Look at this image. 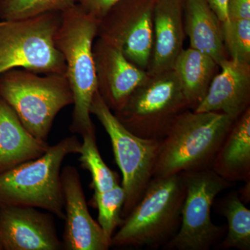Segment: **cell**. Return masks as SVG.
Returning a JSON list of instances; mask_svg holds the SVG:
<instances>
[{"label": "cell", "instance_id": "cell-1", "mask_svg": "<svg viewBox=\"0 0 250 250\" xmlns=\"http://www.w3.org/2000/svg\"><path fill=\"white\" fill-rule=\"evenodd\" d=\"M234 121L218 112H182L161 140L154 177L211 168Z\"/></svg>", "mask_w": 250, "mask_h": 250}, {"label": "cell", "instance_id": "cell-2", "mask_svg": "<svg viewBox=\"0 0 250 250\" xmlns=\"http://www.w3.org/2000/svg\"><path fill=\"white\" fill-rule=\"evenodd\" d=\"M99 22L75 4L61 12L60 24L54 36L56 47L65 59V75L73 95L70 130L82 136L95 131L90 108L98 91L93 45Z\"/></svg>", "mask_w": 250, "mask_h": 250}, {"label": "cell", "instance_id": "cell-3", "mask_svg": "<svg viewBox=\"0 0 250 250\" xmlns=\"http://www.w3.org/2000/svg\"><path fill=\"white\" fill-rule=\"evenodd\" d=\"M81 149L82 142L77 136H69L49 146L38 159L0 173V207H34L64 220L62 164L67 156L80 154Z\"/></svg>", "mask_w": 250, "mask_h": 250}, {"label": "cell", "instance_id": "cell-4", "mask_svg": "<svg viewBox=\"0 0 250 250\" xmlns=\"http://www.w3.org/2000/svg\"><path fill=\"white\" fill-rule=\"evenodd\" d=\"M185 195L182 173L153 177L139 203L112 236L111 247L165 246L180 227Z\"/></svg>", "mask_w": 250, "mask_h": 250}, {"label": "cell", "instance_id": "cell-5", "mask_svg": "<svg viewBox=\"0 0 250 250\" xmlns=\"http://www.w3.org/2000/svg\"><path fill=\"white\" fill-rule=\"evenodd\" d=\"M0 98L13 108L27 131L42 141H47L59 112L73 104L66 75H41L22 68L0 74Z\"/></svg>", "mask_w": 250, "mask_h": 250}, {"label": "cell", "instance_id": "cell-6", "mask_svg": "<svg viewBox=\"0 0 250 250\" xmlns=\"http://www.w3.org/2000/svg\"><path fill=\"white\" fill-rule=\"evenodd\" d=\"M60 22L59 11L0 22V74L22 68L65 75V59L54 43Z\"/></svg>", "mask_w": 250, "mask_h": 250}, {"label": "cell", "instance_id": "cell-7", "mask_svg": "<svg viewBox=\"0 0 250 250\" xmlns=\"http://www.w3.org/2000/svg\"><path fill=\"white\" fill-rule=\"evenodd\" d=\"M188 108L178 77L171 70L149 74L125 104L113 113L136 136L162 140L175 118Z\"/></svg>", "mask_w": 250, "mask_h": 250}, {"label": "cell", "instance_id": "cell-8", "mask_svg": "<svg viewBox=\"0 0 250 250\" xmlns=\"http://www.w3.org/2000/svg\"><path fill=\"white\" fill-rule=\"evenodd\" d=\"M90 112L109 136L115 159L121 171L122 187L125 192L121 213L123 220L139 203L154 177L161 140L143 139L130 132L117 119L98 91L94 95Z\"/></svg>", "mask_w": 250, "mask_h": 250}, {"label": "cell", "instance_id": "cell-9", "mask_svg": "<svg viewBox=\"0 0 250 250\" xmlns=\"http://www.w3.org/2000/svg\"><path fill=\"white\" fill-rule=\"evenodd\" d=\"M186 187L178 231L165 245L177 250H208L225 233L226 228L212 222L211 207L215 198L233 184L212 168L184 172Z\"/></svg>", "mask_w": 250, "mask_h": 250}, {"label": "cell", "instance_id": "cell-10", "mask_svg": "<svg viewBox=\"0 0 250 250\" xmlns=\"http://www.w3.org/2000/svg\"><path fill=\"white\" fill-rule=\"evenodd\" d=\"M156 0H121L99 22L98 36L121 49L130 62L147 71L153 46Z\"/></svg>", "mask_w": 250, "mask_h": 250}, {"label": "cell", "instance_id": "cell-11", "mask_svg": "<svg viewBox=\"0 0 250 250\" xmlns=\"http://www.w3.org/2000/svg\"><path fill=\"white\" fill-rule=\"evenodd\" d=\"M61 180L65 213L62 250L109 249L111 241L90 215L76 167L65 166L61 172Z\"/></svg>", "mask_w": 250, "mask_h": 250}, {"label": "cell", "instance_id": "cell-12", "mask_svg": "<svg viewBox=\"0 0 250 250\" xmlns=\"http://www.w3.org/2000/svg\"><path fill=\"white\" fill-rule=\"evenodd\" d=\"M1 250H60L53 215L24 206L0 207Z\"/></svg>", "mask_w": 250, "mask_h": 250}, {"label": "cell", "instance_id": "cell-13", "mask_svg": "<svg viewBox=\"0 0 250 250\" xmlns=\"http://www.w3.org/2000/svg\"><path fill=\"white\" fill-rule=\"evenodd\" d=\"M93 54L98 92L112 111H118L147 80L149 73L129 62L121 49L98 38Z\"/></svg>", "mask_w": 250, "mask_h": 250}, {"label": "cell", "instance_id": "cell-14", "mask_svg": "<svg viewBox=\"0 0 250 250\" xmlns=\"http://www.w3.org/2000/svg\"><path fill=\"white\" fill-rule=\"evenodd\" d=\"M219 67L220 71L194 111L218 112L236 121L250 107V63L228 59Z\"/></svg>", "mask_w": 250, "mask_h": 250}, {"label": "cell", "instance_id": "cell-15", "mask_svg": "<svg viewBox=\"0 0 250 250\" xmlns=\"http://www.w3.org/2000/svg\"><path fill=\"white\" fill-rule=\"evenodd\" d=\"M153 35L147 72L157 75L172 70L176 59L183 50L184 0H156Z\"/></svg>", "mask_w": 250, "mask_h": 250}, {"label": "cell", "instance_id": "cell-16", "mask_svg": "<svg viewBox=\"0 0 250 250\" xmlns=\"http://www.w3.org/2000/svg\"><path fill=\"white\" fill-rule=\"evenodd\" d=\"M49 147L47 141L27 131L13 108L0 98V173L38 159Z\"/></svg>", "mask_w": 250, "mask_h": 250}, {"label": "cell", "instance_id": "cell-17", "mask_svg": "<svg viewBox=\"0 0 250 250\" xmlns=\"http://www.w3.org/2000/svg\"><path fill=\"white\" fill-rule=\"evenodd\" d=\"M184 33L190 47L211 57L218 65L228 58L223 22L206 0H184Z\"/></svg>", "mask_w": 250, "mask_h": 250}, {"label": "cell", "instance_id": "cell-18", "mask_svg": "<svg viewBox=\"0 0 250 250\" xmlns=\"http://www.w3.org/2000/svg\"><path fill=\"white\" fill-rule=\"evenodd\" d=\"M211 168L231 183L250 182V107L233 123L215 156Z\"/></svg>", "mask_w": 250, "mask_h": 250}, {"label": "cell", "instance_id": "cell-19", "mask_svg": "<svg viewBox=\"0 0 250 250\" xmlns=\"http://www.w3.org/2000/svg\"><path fill=\"white\" fill-rule=\"evenodd\" d=\"M219 67L209 56L191 47L183 49L179 54L172 70L190 109L194 111L205 98Z\"/></svg>", "mask_w": 250, "mask_h": 250}, {"label": "cell", "instance_id": "cell-20", "mask_svg": "<svg viewBox=\"0 0 250 250\" xmlns=\"http://www.w3.org/2000/svg\"><path fill=\"white\" fill-rule=\"evenodd\" d=\"M220 215L228 220V234L223 249L250 250V210L242 202L238 190L227 194L218 204Z\"/></svg>", "mask_w": 250, "mask_h": 250}, {"label": "cell", "instance_id": "cell-21", "mask_svg": "<svg viewBox=\"0 0 250 250\" xmlns=\"http://www.w3.org/2000/svg\"><path fill=\"white\" fill-rule=\"evenodd\" d=\"M82 136L80 157L81 166L88 170L91 175L90 187L95 192L107 191L119 185V177L105 164L99 152L95 131L87 133Z\"/></svg>", "mask_w": 250, "mask_h": 250}, {"label": "cell", "instance_id": "cell-22", "mask_svg": "<svg viewBox=\"0 0 250 250\" xmlns=\"http://www.w3.org/2000/svg\"><path fill=\"white\" fill-rule=\"evenodd\" d=\"M77 0H0L2 21L25 19L52 11L62 12Z\"/></svg>", "mask_w": 250, "mask_h": 250}, {"label": "cell", "instance_id": "cell-23", "mask_svg": "<svg viewBox=\"0 0 250 250\" xmlns=\"http://www.w3.org/2000/svg\"><path fill=\"white\" fill-rule=\"evenodd\" d=\"M125 201V190L120 184L107 191L94 193L93 203L98 210L99 225L111 241L115 230L123 223L121 213Z\"/></svg>", "mask_w": 250, "mask_h": 250}, {"label": "cell", "instance_id": "cell-24", "mask_svg": "<svg viewBox=\"0 0 250 250\" xmlns=\"http://www.w3.org/2000/svg\"><path fill=\"white\" fill-rule=\"evenodd\" d=\"M224 43L231 60L250 63V19L223 22Z\"/></svg>", "mask_w": 250, "mask_h": 250}, {"label": "cell", "instance_id": "cell-25", "mask_svg": "<svg viewBox=\"0 0 250 250\" xmlns=\"http://www.w3.org/2000/svg\"><path fill=\"white\" fill-rule=\"evenodd\" d=\"M121 0H77L82 9L96 19H102L110 9Z\"/></svg>", "mask_w": 250, "mask_h": 250}, {"label": "cell", "instance_id": "cell-26", "mask_svg": "<svg viewBox=\"0 0 250 250\" xmlns=\"http://www.w3.org/2000/svg\"><path fill=\"white\" fill-rule=\"evenodd\" d=\"M228 19H250V0H228Z\"/></svg>", "mask_w": 250, "mask_h": 250}, {"label": "cell", "instance_id": "cell-27", "mask_svg": "<svg viewBox=\"0 0 250 250\" xmlns=\"http://www.w3.org/2000/svg\"><path fill=\"white\" fill-rule=\"evenodd\" d=\"M222 22L228 20V0H206Z\"/></svg>", "mask_w": 250, "mask_h": 250}, {"label": "cell", "instance_id": "cell-28", "mask_svg": "<svg viewBox=\"0 0 250 250\" xmlns=\"http://www.w3.org/2000/svg\"><path fill=\"white\" fill-rule=\"evenodd\" d=\"M0 250H1V246H0Z\"/></svg>", "mask_w": 250, "mask_h": 250}]
</instances>
